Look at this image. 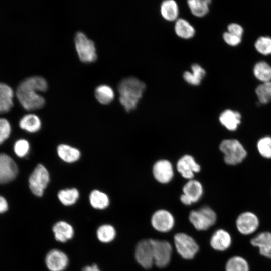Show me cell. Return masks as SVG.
<instances>
[{
	"label": "cell",
	"mask_w": 271,
	"mask_h": 271,
	"mask_svg": "<svg viewBox=\"0 0 271 271\" xmlns=\"http://www.w3.org/2000/svg\"><path fill=\"white\" fill-rule=\"evenodd\" d=\"M253 72L258 80L264 83L271 81V66L264 61L256 63Z\"/></svg>",
	"instance_id": "30"
},
{
	"label": "cell",
	"mask_w": 271,
	"mask_h": 271,
	"mask_svg": "<svg viewBox=\"0 0 271 271\" xmlns=\"http://www.w3.org/2000/svg\"><path fill=\"white\" fill-rule=\"evenodd\" d=\"M75 46L79 59L83 63L95 61L97 58L94 42L80 31L74 36Z\"/></svg>",
	"instance_id": "4"
},
{
	"label": "cell",
	"mask_w": 271,
	"mask_h": 271,
	"mask_svg": "<svg viewBox=\"0 0 271 271\" xmlns=\"http://www.w3.org/2000/svg\"><path fill=\"white\" fill-rule=\"evenodd\" d=\"M82 271H100L96 264L87 266L83 268Z\"/></svg>",
	"instance_id": "43"
},
{
	"label": "cell",
	"mask_w": 271,
	"mask_h": 271,
	"mask_svg": "<svg viewBox=\"0 0 271 271\" xmlns=\"http://www.w3.org/2000/svg\"><path fill=\"white\" fill-rule=\"evenodd\" d=\"M30 148L29 142L26 139H20L15 142L13 149L14 153L18 157L23 158L28 155Z\"/></svg>",
	"instance_id": "37"
},
{
	"label": "cell",
	"mask_w": 271,
	"mask_h": 271,
	"mask_svg": "<svg viewBox=\"0 0 271 271\" xmlns=\"http://www.w3.org/2000/svg\"><path fill=\"white\" fill-rule=\"evenodd\" d=\"M14 92L9 85L0 82V114L9 112L13 106Z\"/></svg>",
	"instance_id": "24"
},
{
	"label": "cell",
	"mask_w": 271,
	"mask_h": 271,
	"mask_svg": "<svg viewBox=\"0 0 271 271\" xmlns=\"http://www.w3.org/2000/svg\"><path fill=\"white\" fill-rule=\"evenodd\" d=\"M18 174V167L13 159L7 154L0 153V184L9 183Z\"/></svg>",
	"instance_id": "11"
},
{
	"label": "cell",
	"mask_w": 271,
	"mask_h": 271,
	"mask_svg": "<svg viewBox=\"0 0 271 271\" xmlns=\"http://www.w3.org/2000/svg\"><path fill=\"white\" fill-rule=\"evenodd\" d=\"M48 89L46 80L40 76H33L23 80L16 90V96L22 107L32 111L42 108L45 98L37 91H46Z\"/></svg>",
	"instance_id": "1"
},
{
	"label": "cell",
	"mask_w": 271,
	"mask_h": 271,
	"mask_svg": "<svg viewBox=\"0 0 271 271\" xmlns=\"http://www.w3.org/2000/svg\"><path fill=\"white\" fill-rule=\"evenodd\" d=\"M181 202L185 205H191L192 204L191 201L184 194H182L180 197Z\"/></svg>",
	"instance_id": "42"
},
{
	"label": "cell",
	"mask_w": 271,
	"mask_h": 271,
	"mask_svg": "<svg viewBox=\"0 0 271 271\" xmlns=\"http://www.w3.org/2000/svg\"><path fill=\"white\" fill-rule=\"evenodd\" d=\"M57 153L62 161L68 163L77 161L81 155L80 152L78 149L65 144H61L58 146Z\"/></svg>",
	"instance_id": "23"
},
{
	"label": "cell",
	"mask_w": 271,
	"mask_h": 271,
	"mask_svg": "<svg viewBox=\"0 0 271 271\" xmlns=\"http://www.w3.org/2000/svg\"><path fill=\"white\" fill-rule=\"evenodd\" d=\"M174 243L177 253L185 259H193L199 249L195 240L183 232L177 233L174 235Z\"/></svg>",
	"instance_id": "7"
},
{
	"label": "cell",
	"mask_w": 271,
	"mask_h": 271,
	"mask_svg": "<svg viewBox=\"0 0 271 271\" xmlns=\"http://www.w3.org/2000/svg\"><path fill=\"white\" fill-rule=\"evenodd\" d=\"M174 31L178 37L186 40L193 38L196 33L194 26L184 18H178L175 21Z\"/></svg>",
	"instance_id": "25"
},
{
	"label": "cell",
	"mask_w": 271,
	"mask_h": 271,
	"mask_svg": "<svg viewBox=\"0 0 271 271\" xmlns=\"http://www.w3.org/2000/svg\"><path fill=\"white\" fill-rule=\"evenodd\" d=\"M183 194L192 202L196 203L202 198L204 189L202 183L196 179H191L184 184L182 188Z\"/></svg>",
	"instance_id": "18"
},
{
	"label": "cell",
	"mask_w": 271,
	"mask_h": 271,
	"mask_svg": "<svg viewBox=\"0 0 271 271\" xmlns=\"http://www.w3.org/2000/svg\"><path fill=\"white\" fill-rule=\"evenodd\" d=\"M94 95L97 100L104 105L109 104L114 98L112 88L104 84L99 85L95 88Z\"/></svg>",
	"instance_id": "28"
},
{
	"label": "cell",
	"mask_w": 271,
	"mask_h": 271,
	"mask_svg": "<svg viewBox=\"0 0 271 271\" xmlns=\"http://www.w3.org/2000/svg\"><path fill=\"white\" fill-rule=\"evenodd\" d=\"M152 173L157 182L161 184H167L170 182L174 177L173 164L168 160L160 159L154 164Z\"/></svg>",
	"instance_id": "14"
},
{
	"label": "cell",
	"mask_w": 271,
	"mask_h": 271,
	"mask_svg": "<svg viewBox=\"0 0 271 271\" xmlns=\"http://www.w3.org/2000/svg\"><path fill=\"white\" fill-rule=\"evenodd\" d=\"M151 223L156 231L166 233L171 231L175 225V218L173 214L166 209H159L152 215Z\"/></svg>",
	"instance_id": "9"
},
{
	"label": "cell",
	"mask_w": 271,
	"mask_h": 271,
	"mask_svg": "<svg viewBox=\"0 0 271 271\" xmlns=\"http://www.w3.org/2000/svg\"><path fill=\"white\" fill-rule=\"evenodd\" d=\"M254 46L259 53L264 55L271 54V37L268 36L259 37L256 40Z\"/></svg>",
	"instance_id": "35"
},
{
	"label": "cell",
	"mask_w": 271,
	"mask_h": 271,
	"mask_svg": "<svg viewBox=\"0 0 271 271\" xmlns=\"http://www.w3.org/2000/svg\"><path fill=\"white\" fill-rule=\"evenodd\" d=\"M146 89V84L133 76L125 77L119 81L117 85L119 101L126 112L137 108Z\"/></svg>",
	"instance_id": "2"
},
{
	"label": "cell",
	"mask_w": 271,
	"mask_h": 271,
	"mask_svg": "<svg viewBox=\"0 0 271 271\" xmlns=\"http://www.w3.org/2000/svg\"><path fill=\"white\" fill-rule=\"evenodd\" d=\"M20 128L29 133L38 132L41 127L40 118L34 114L24 115L19 121Z\"/></svg>",
	"instance_id": "26"
},
{
	"label": "cell",
	"mask_w": 271,
	"mask_h": 271,
	"mask_svg": "<svg viewBox=\"0 0 271 271\" xmlns=\"http://www.w3.org/2000/svg\"><path fill=\"white\" fill-rule=\"evenodd\" d=\"M8 209V204L7 200L0 195V214L3 213Z\"/></svg>",
	"instance_id": "41"
},
{
	"label": "cell",
	"mask_w": 271,
	"mask_h": 271,
	"mask_svg": "<svg viewBox=\"0 0 271 271\" xmlns=\"http://www.w3.org/2000/svg\"><path fill=\"white\" fill-rule=\"evenodd\" d=\"M98 240L103 243L112 241L116 235L115 228L111 225L104 224L100 226L96 232Z\"/></svg>",
	"instance_id": "33"
},
{
	"label": "cell",
	"mask_w": 271,
	"mask_h": 271,
	"mask_svg": "<svg viewBox=\"0 0 271 271\" xmlns=\"http://www.w3.org/2000/svg\"><path fill=\"white\" fill-rule=\"evenodd\" d=\"M176 169L182 177L189 180L194 179L195 174L200 171L201 167L192 156L186 154L177 161Z\"/></svg>",
	"instance_id": "12"
},
{
	"label": "cell",
	"mask_w": 271,
	"mask_h": 271,
	"mask_svg": "<svg viewBox=\"0 0 271 271\" xmlns=\"http://www.w3.org/2000/svg\"><path fill=\"white\" fill-rule=\"evenodd\" d=\"M223 39L226 44L231 46H236L241 42V37L231 34L228 31L223 34Z\"/></svg>",
	"instance_id": "39"
},
{
	"label": "cell",
	"mask_w": 271,
	"mask_h": 271,
	"mask_svg": "<svg viewBox=\"0 0 271 271\" xmlns=\"http://www.w3.org/2000/svg\"><path fill=\"white\" fill-rule=\"evenodd\" d=\"M255 92L260 103L263 104L268 103L271 101V81L258 86Z\"/></svg>",
	"instance_id": "34"
},
{
	"label": "cell",
	"mask_w": 271,
	"mask_h": 271,
	"mask_svg": "<svg viewBox=\"0 0 271 271\" xmlns=\"http://www.w3.org/2000/svg\"><path fill=\"white\" fill-rule=\"evenodd\" d=\"M241 116L236 111L226 109L220 114V123L229 131L236 130L241 123Z\"/></svg>",
	"instance_id": "19"
},
{
	"label": "cell",
	"mask_w": 271,
	"mask_h": 271,
	"mask_svg": "<svg viewBox=\"0 0 271 271\" xmlns=\"http://www.w3.org/2000/svg\"><path fill=\"white\" fill-rule=\"evenodd\" d=\"M219 149L224 154L225 162L228 165H237L247 155V152L241 143L234 139L223 140L220 144Z\"/></svg>",
	"instance_id": "3"
},
{
	"label": "cell",
	"mask_w": 271,
	"mask_h": 271,
	"mask_svg": "<svg viewBox=\"0 0 271 271\" xmlns=\"http://www.w3.org/2000/svg\"><path fill=\"white\" fill-rule=\"evenodd\" d=\"M49 181L50 175L47 169L43 165L39 164L29 177V187L34 195L41 197L43 195Z\"/></svg>",
	"instance_id": "6"
},
{
	"label": "cell",
	"mask_w": 271,
	"mask_h": 271,
	"mask_svg": "<svg viewBox=\"0 0 271 271\" xmlns=\"http://www.w3.org/2000/svg\"><path fill=\"white\" fill-rule=\"evenodd\" d=\"M151 242L154 260V264L158 267H166L170 262L172 247L166 240L150 239Z\"/></svg>",
	"instance_id": "8"
},
{
	"label": "cell",
	"mask_w": 271,
	"mask_h": 271,
	"mask_svg": "<svg viewBox=\"0 0 271 271\" xmlns=\"http://www.w3.org/2000/svg\"><path fill=\"white\" fill-rule=\"evenodd\" d=\"M250 243L252 246L258 248L261 255L271 258V232L260 233L251 240Z\"/></svg>",
	"instance_id": "17"
},
{
	"label": "cell",
	"mask_w": 271,
	"mask_h": 271,
	"mask_svg": "<svg viewBox=\"0 0 271 271\" xmlns=\"http://www.w3.org/2000/svg\"><path fill=\"white\" fill-rule=\"evenodd\" d=\"M228 32L236 36L242 37L243 33V28L236 23H231L227 26Z\"/></svg>",
	"instance_id": "40"
},
{
	"label": "cell",
	"mask_w": 271,
	"mask_h": 271,
	"mask_svg": "<svg viewBox=\"0 0 271 271\" xmlns=\"http://www.w3.org/2000/svg\"><path fill=\"white\" fill-rule=\"evenodd\" d=\"M260 154L266 158H271V137L265 136L260 139L257 144Z\"/></svg>",
	"instance_id": "36"
},
{
	"label": "cell",
	"mask_w": 271,
	"mask_h": 271,
	"mask_svg": "<svg viewBox=\"0 0 271 271\" xmlns=\"http://www.w3.org/2000/svg\"><path fill=\"white\" fill-rule=\"evenodd\" d=\"M189 220L198 231L208 230L215 224L217 220L215 212L208 206H203L198 210L191 211Z\"/></svg>",
	"instance_id": "5"
},
{
	"label": "cell",
	"mask_w": 271,
	"mask_h": 271,
	"mask_svg": "<svg viewBox=\"0 0 271 271\" xmlns=\"http://www.w3.org/2000/svg\"><path fill=\"white\" fill-rule=\"evenodd\" d=\"M160 11L162 18L167 21L175 22L178 19L179 8L174 0L163 1L160 5Z\"/></svg>",
	"instance_id": "21"
},
{
	"label": "cell",
	"mask_w": 271,
	"mask_h": 271,
	"mask_svg": "<svg viewBox=\"0 0 271 271\" xmlns=\"http://www.w3.org/2000/svg\"><path fill=\"white\" fill-rule=\"evenodd\" d=\"M225 271H249V266L247 260L243 257L234 256L227 260Z\"/></svg>",
	"instance_id": "32"
},
{
	"label": "cell",
	"mask_w": 271,
	"mask_h": 271,
	"mask_svg": "<svg viewBox=\"0 0 271 271\" xmlns=\"http://www.w3.org/2000/svg\"><path fill=\"white\" fill-rule=\"evenodd\" d=\"M206 74L205 70L200 65L194 63L191 66V71L184 72L183 78L186 83L191 85L198 86Z\"/></svg>",
	"instance_id": "20"
},
{
	"label": "cell",
	"mask_w": 271,
	"mask_h": 271,
	"mask_svg": "<svg viewBox=\"0 0 271 271\" xmlns=\"http://www.w3.org/2000/svg\"><path fill=\"white\" fill-rule=\"evenodd\" d=\"M259 221L257 216L251 212L241 213L236 220V226L241 234L248 235L253 233L258 229Z\"/></svg>",
	"instance_id": "13"
},
{
	"label": "cell",
	"mask_w": 271,
	"mask_h": 271,
	"mask_svg": "<svg viewBox=\"0 0 271 271\" xmlns=\"http://www.w3.org/2000/svg\"><path fill=\"white\" fill-rule=\"evenodd\" d=\"M232 243V238L228 232L223 229L217 230L212 235L210 244L217 251H223L228 249Z\"/></svg>",
	"instance_id": "16"
},
{
	"label": "cell",
	"mask_w": 271,
	"mask_h": 271,
	"mask_svg": "<svg viewBox=\"0 0 271 271\" xmlns=\"http://www.w3.org/2000/svg\"><path fill=\"white\" fill-rule=\"evenodd\" d=\"M68 258L63 251L54 249L46 255L45 262L50 271H63L68 264Z\"/></svg>",
	"instance_id": "15"
},
{
	"label": "cell",
	"mask_w": 271,
	"mask_h": 271,
	"mask_svg": "<svg viewBox=\"0 0 271 271\" xmlns=\"http://www.w3.org/2000/svg\"><path fill=\"white\" fill-rule=\"evenodd\" d=\"M52 230L56 240L61 242H66L71 239L74 235L72 226L63 221L55 223L52 228Z\"/></svg>",
	"instance_id": "22"
},
{
	"label": "cell",
	"mask_w": 271,
	"mask_h": 271,
	"mask_svg": "<svg viewBox=\"0 0 271 271\" xmlns=\"http://www.w3.org/2000/svg\"><path fill=\"white\" fill-rule=\"evenodd\" d=\"M90 205L95 209H104L109 205V198L108 195L98 190L91 192L89 196Z\"/></svg>",
	"instance_id": "29"
},
{
	"label": "cell",
	"mask_w": 271,
	"mask_h": 271,
	"mask_svg": "<svg viewBox=\"0 0 271 271\" xmlns=\"http://www.w3.org/2000/svg\"><path fill=\"white\" fill-rule=\"evenodd\" d=\"M211 3L210 0H189L187 5L193 16L202 18L208 13Z\"/></svg>",
	"instance_id": "27"
},
{
	"label": "cell",
	"mask_w": 271,
	"mask_h": 271,
	"mask_svg": "<svg viewBox=\"0 0 271 271\" xmlns=\"http://www.w3.org/2000/svg\"><path fill=\"white\" fill-rule=\"evenodd\" d=\"M137 262L143 268L150 269L154 264L153 249L150 239H143L137 244L135 250Z\"/></svg>",
	"instance_id": "10"
},
{
	"label": "cell",
	"mask_w": 271,
	"mask_h": 271,
	"mask_svg": "<svg viewBox=\"0 0 271 271\" xmlns=\"http://www.w3.org/2000/svg\"><path fill=\"white\" fill-rule=\"evenodd\" d=\"M11 126L6 118H0V145L5 142L10 136Z\"/></svg>",
	"instance_id": "38"
},
{
	"label": "cell",
	"mask_w": 271,
	"mask_h": 271,
	"mask_svg": "<svg viewBox=\"0 0 271 271\" xmlns=\"http://www.w3.org/2000/svg\"><path fill=\"white\" fill-rule=\"evenodd\" d=\"M79 197V191L74 188L61 190L58 193L59 201L65 206H71L74 204Z\"/></svg>",
	"instance_id": "31"
}]
</instances>
